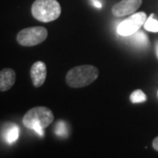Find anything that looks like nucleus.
<instances>
[{"label":"nucleus","mask_w":158,"mask_h":158,"mask_svg":"<svg viewBox=\"0 0 158 158\" xmlns=\"http://www.w3.org/2000/svg\"><path fill=\"white\" fill-rule=\"evenodd\" d=\"M54 120V114L50 109L45 106L32 108L23 117V124L27 128L34 130L40 136L43 135V129L48 127Z\"/></svg>","instance_id":"nucleus-1"},{"label":"nucleus","mask_w":158,"mask_h":158,"mask_svg":"<svg viewBox=\"0 0 158 158\" xmlns=\"http://www.w3.org/2000/svg\"><path fill=\"white\" fill-rule=\"evenodd\" d=\"M98 69L93 65H81L71 69L66 75V83L72 88H82L92 84L98 77Z\"/></svg>","instance_id":"nucleus-2"},{"label":"nucleus","mask_w":158,"mask_h":158,"mask_svg":"<svg viewBox=\"0 0 158 158\" xmlns=\"http://www.w3.org/2000/svg\"><path fill=\"white\" fill-rule=\"evenodd\" d=\"M62 8L56 0H36L32 6V14L37 20L50 22L59 18Z\"/></svg>","instance_id":"nucleus-3"},{"label":"nucleus","mask_w":158,"mask_h":158,"mask_svg":"<svg viewBox=\"0 0 158 158\" xmlns=\"http://www.w3.org/2000/svg\"><path fill=\"white\" fill-rule=\"evenodd\" d=\"M48 37V30L43 27H34L21 30L17 34V41L24 47H33L43 42Z\"/></svg>","instance_id":"nucleus-4"},{"label":"nucleus","mask_w":158,"mask_h":158,"mask_svg":"<svg viewBox=\"0 0 158 158\" xmlns=\"http://www.w3.org/2000/svg\"><path fill=\"white\" fill-rule=\"evenodd\" d=\"M147 20L145 12H137L120 23L117 27V33L121 36H131L144 25Z\"/></svg>","instance_id":"nucleus-5"},{"label":"nucleus","mask_w":158,"mask_h":158,"mask_svg":"<svg viewBox=\"0 0 158 158\" xmlns=\"http://www.w3.org/2000/svg\"><path fill=\"white\" fill-rule=\"evenodd\" d=\"M142 0H121L114 5L112 12L116 17H123L126 15L133 14L141 6Z\"/></svg>","instance_id":"nucleus-6"},{"label":"nucleus","mask_w":158,"mask_h":158,"mask_svg":"<svg viewBox=\"0 0 158 158\" xmlns=\"http://www.w3.org/2000/svg\"><path fill=\"white\" fill-rule=\"evenodd\" d=\"M31 78L35 87H40L44 84L47 77V67L43 62H34L30 70Z\"/></svg>","instance_id":"nucleus-7"},{"label":"nucleus","mask_w":158,"mask_h":158,"mask_svg":"<svg viewBox=\"0 0 158 158\" xmlns=\"http://www.w3.org/2000/svg\"><path fill=\"white\" fill-rule=\"evenodd\" d=\"M16 81V73L12 69H4L0 72V90L6 91L11 89Z\"/></svg>","instance_id":"nucleus-8"},{"label":"nucleus","mask_w":158,"mask_h":158,"mask_svg":"<svg viewBox=\"0 0 158 158\" xmlns=\"http://www.w3.org/2000/svg\"><path fill=\"white\" fill-rule=\"evenodd\" d=\"M19 129L16 125L8 124L6 126L5 129L3 130V137L7 143L11 144L17 141L19 138Z\"/></svg>","instance_id":"nucleus-9"},{"label":"nucleus","mask_w":158,"mask_h":158,"mask_svg":"<svg viewBox=\"0 0 158 158\" xmlns=\"http://www.w3.org/2000/svg\"><path fill=\"white\" fill-rule=\"evenodd\" d=\"M131 36H132L131 37L132 42H134L137 46L143 47V46L147 45L148 42V37L146 36V34H143L142 32L137 31L135 34H132Z\"/></svg>","instance_id":"nucleus-10"},{"label":"nucleus","mask_w":158,"mask_h":158,"mask_svg":"<svg viewBox=\"0 0 158 158\" xmlns=\"http://www.w3.org/2000/svg\"><path fill=\"white\" fill-rule=\"evenodd\" d=\"M130 100L132 103H142L147 100V96L141 90H135L130 95Z\"/></svg>","instance_id":"nucleus-11"},{"label":"nucleus","mask_w":158,"mask_h":158,"mask_svg":"<svg viewBox=\"0 0 158 158\" xmlns=\"http://www.w3.org/2000/svg\"><path fill=\"white\" fill-rule=\"evenodd\" d=\"M144 27L149 32H154V33L158 32V21L154 19L153 14L144 23Z\"/></svg>","instance_id":"nucleus-12"},{"label":"nucleus","mask_w":158,"mask_h":158,"mask_svg":"<svg viewBox=\"0 0 158 158\" xmlns=\"http://www.w3.org/2000/svg\"><path fill=\"white\" fill-rule=\"evenodd\" d=\"M55 132L56 134L57 135L60 136H66L67 135V127H66V125L64 122H58L56 126V129H55Z\"/></svg>","instance_id":"nucleus-13"},{"label":"nucleus","mask_w":158,"mask_h":158,"mask_svg":"<svg viewBox=\"0 0 158 158\" xmlns=\"http://www.w3.org/2000/svg\"><path fill=\"white\" fill-rule=\"evenodd\" d=\"M153 148H154L156 151H158V137L154 139V141H153Z\"/></svg>","instance_id":"nucleus-14"},{"label":"nucleus","mask_w":158,"mask_h":158,"mask_svg":"<svg viewBox=\"0 0 158 158\" xmlns=\"http://www.w3.org/2000/svg\"><path fill=\"white\" fill-rule=\"evenodd\" d=\"M93 5H94V6H96L97 8H101L102 7V4L99 1H98V0H94L93 1Z\"/></svg>","instance_id":"nucleus-15"},{"label":"nucleus","mask_w":158,"mask_h":158,"mask_svg":"<svg viewBox=\"0 0 158 158\" xmlns=\"http://www.w3.org/2000/svg\"><path fill=\"white\" fill-rule=\"evenodd\" d=\"M156 54H157V56H158V42H157V44H156Z\"/></svg>","instance_id":"nucleus-16"}]
</instances>
